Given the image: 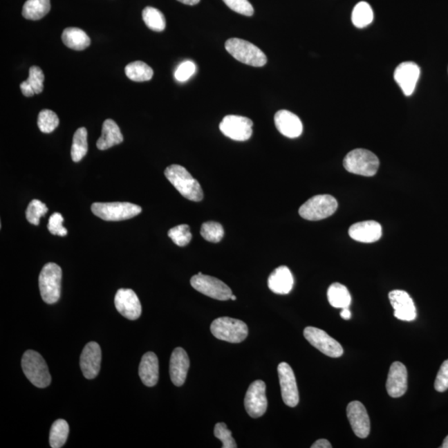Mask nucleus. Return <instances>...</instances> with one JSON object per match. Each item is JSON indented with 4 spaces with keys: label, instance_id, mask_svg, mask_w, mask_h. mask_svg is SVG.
I'll return each mask as SVG.
<instances>
[{
    "label": "nucleus",
    "instance_id": "1",
    "mask_svg": "<svg viewBox=\"0 0 448 448\" xmlns=\"http://www.w3.org/2000/svg\"><path fill=\"white\" fill-rule=\"evenodd\" d=\"M165 176L182 196L189 200L199 202L203 198L200 185L183 166L178 165L169 166L165 170Z\"/></svg>",
    "mask_w": 448,
    "mask_h": 448
},
{
    "label": "nucleus",
    "instance_id": "2",
    "mask_svg": "<svg viewBox=\"0 0 448 448\" xmlns=\"http://www.w3.org/2000/svg\"><path fill=\"white\" fill-rule=\"evenodd\" d=\"M22 368L25 376L37 388H47L51 384L52 377L48 364L39 353L31 350L25 352Z\"/></svg>",
    "mask_w": 448,
    "mask_h": 448
},
{
    "label": "nucleus",
    "instance_id": "3",
    "mask_svg": "<svg viewBox=\"0 0 448 448\" xmlns=\"http://www.w3.org/2000/svg\"><path fill=\"white\" fill-rule=\"evenodd\" d=\"M344 167L348 172L359 176H375L380 160L375 153L364 149H355L348 152L344 159Z\"/></svg>",
    "mask_w": 448,
    "mask_h": 448
},
{
    "label": "nucleus",
    "instance_id": "4",
    "mask_svg": "<svg viewBox=\"0 0 448 448\" xmlns=\"http://www.w3.org/2000/svg\"><path fill=\"white\" fill-rule=\"evenodd\" d=\"M225 48L235 59L252 66H263L268 58L261 50L254 44L243 39H230L226 41Z\"/></svg>",
    "mask_w": 448,
    "mask_h": 448
},
{
    "label": "nucleus",
    "instance_id": "5",
    "mask_svg": "<svg viewBox=\"0 0 448 448\" xmlns=\"http://www.w3.org/2000/svg\"><path fill=\"white\" fill-rule=\"evenodd\" d=\"M62 272L59 265L49 263L44 265L39 278L41 299L47 304H54L61 297Z\"/></svg>",
    "mask_w": 448,
    "mask_h": 448
},
{
    "label": "nucleus",
    "instance_id": "6",
    "mask_svg": "<svg viewBox=\"0 0 448 448\" xmlns=\"http://www.w3.org/2000/svg\"><path fill=\"white\" fill-rule=\"evenodd\" d=\"M91 211L97 217L105 221H122L136 217L142 209L139 205L127 202L94 203Z\"/></svg>",
    "mask_w": 448,
    "mask_h": 448
},
{
    "label": "nucleus",
    "instance_id": "7",
    "mask_svg": "<svg viewBox=\"0 0 448 448\" xmlns=\"http://www.w3.org/2000/svg\"><path fill=\"white\" fill-rule=\"evenodd\" d=\"M210 330L214 337L230 343H241L248 337L246 323L230 317H219L211 324Z\"/></svg>",
    "mask_w": 448,
    "mask_h": 448
},
{
    "label": "nucleus",
    "instance_id": "8",
    "mask_svg": "<svg viewBox=\"0 0 448 448\" xmlns=\"http://www.w3.org/2000/svg\"><path fill=\"white\" fill-rule=\"evenodd\" d=\"M337 207L338 202L331 195H315L303 203L299 209V214L310 221H319L334 214Z\"/></svg>",
    "mask_w": 448,
    "mask_h": 448
},
{
    "label": "nucleus",
    "instance_id": "9",
    "mask_svg": "<svg viewBox=\"0 0 448 448\" xmlns=\"http://www.w3.org/2000/svg\"><path fill=\"white\" fill-rule=\"evenodd\" d=\"M190 284L198 292L218 301L230 300L232 295V290L224 282L201 272L191 278Z\"/></svg>",
    "mask_w": 448,
    "mask_h": 448
},
{
    "label": "nucleus",
    "instance_id": "10",
    "mask_svg": "<svg viewBox=\"0 0 448 448\" xmlns=\"http://www.w3.org/2000/svg\"><path fill=\"white\" fill-rule=\"evenodd\" d=\"M304 336L311 346L317 348L324 355L331 358H339L344 353V350L338 342L324 331L315 327H306L304 330Z\"/></svg>",
    "mask_w": 448,
    "mask_h": 448
},
{
    "label": "nucleus",
    "instance_id": "11",
    "mask_svg": "<svg viewBox=\"0 0 448 448\" xmlns=\"http://www.w3.org/2000/svg\"><path fill=\"white\" fill-rule=\"evenodd\" d=\"M252 120L245 116L228 115L219 124L224 136L236 141H246L252 135Z\"/></svg>",
    "mask_w": 448,
    "mask_h": 448
},
{
    "label": "nucleus",
    "instance_id": "12",
    "mask_svg": "<svg viewBox=\"0 0 448 448\" xmlns=\"http://www.w3.org/2000/svg\"><path fill=\"white\" fill-rule=\"evenodd\" d=\"M244 405L249 416L253 418L263 416L268 409V400L265 384L263 380H256L249 386Z\"/></svg>",
    "mask_w": 448,
    "mask_h": 448
},
{
    "label": "nucleus",
    "instance_id": "13",
    "mask_svg": "<svg viewBox=\"0 0 448 448\" xmlns=\"http://www.w3.org/2000/svg\"><path fill=\"white\" fill-rule=\"evenodd\" d=\"M277 371L282 400L286 405L294 408L299 404V392L292 368L288 363L282 362L278 365Z\"/></svg>",
    "mask_w": 448,
    "mask_h": 448
},
{
    "label": "nucleus",
    "instance_id": "14",
    "mask_svg": "<svg viewBox=\"0 0 448 448\" xmlns=\"http://www.w3.org/2000/svg\"><path fill=\"white\" fill-rule=\"evenodd\" d=\"M115 306L120 315L131 321L138 319L142 311L139 298L131 289H119L115 294Z\"/></svg>",
    "mask_w": 448,
    "mask_h": 448
},
{
    "label": "nucleus",
    "instance_id": "15",
    "mask_svg": "<svg viewBox=\"0 0 448 448\" xmlns=\"http://www.w3.org/2000/svg\"><path fill=\"white\" fill-rule=\"evenodd\" d=\"M420 68L413 62H404L394 71L393 77L405 95H411L416 88Z\"/></svg>",
    "mask_w": 448,
    "mask_h": 448
},
{
    "label": "nucleus",
    "instance_id": "16",
    "mask_svg": "<svg viewBox=\"0 0 448 448\" xmlns=\"http://www.w3.org/2000/svg\"><path fill=\"white\" fill-rule=\"evenodd\" d=\"M389 298L394 310V317L404 321H412L416 319V307L408 292L394 290L389 292Z\"/></svg>",
    "mask_w": 448,
    "mask_h": 448
},
{
    "label": "nucleus",
    "instance_id": "17",
    "mask_svg": "<svg viewBox=\"0 0 448 448\" xmlns=\"http://www.w3.org/2000/svg\"><path fill=\"white\" fill-rule=\"evenodd\" d=\"M347 417L357 437L366 438L371 431V420L366 409L359 401H353L347 406Z\"/></svg>",
    "mask_w": 448,
    "mask_h": 448
},
{
    "label": "nucleus",
    "instance_id": "18",
    "mask_svg": "<svg viewBox=\"0 0 448 448\" xmlns=\"http://www.w3.org/2000/svg\"><path fill=\"white\" fill-rule=\"evenodd\" d=\"M101 363V347L95 342L87 344L83 348L80 358L81 369L86 379L93 380L98 375Z\"/></svg>",
    "mask_w": 448,
    "mask_h": 448
},
{
    "label": "nucleus",
    "instance_id": "19",
    "mask_svg": "<svg viewBox=\"0 0 448 448\" xmlns=\"http://www.w3.org/2000/svg\"><path fill=\"white\" fill-rule=\"evenodd\" d=\"M386 389L389 395L400 398L404 395L408 389V371L404 364L394 362L390 366Z\"/></svg>",
    "mask_w": 448,
    "mask_h": 448
},
{
    "label": "nucleus",
    "instance_id": "20",
    "mask_svg": "<svg viewBox=\"0 0 448 448\" xmlns=\"http://www.w3.org/2000/svg\"><path fill=\"white\" fill-rule=\"evenodd\" d=\"M189 365V358L184 348H174L169 361V375L174 385L180 387L185 384Z\"/></svg>",
    "mask_w": 448,
    "mask_h": 448
},
{
    "label": "nucleus",
    "instance_id": "21",
    "mask_svg": "<svg viewBox=\"0 0 448 448\" xmlns=\"http://www.w3.org/2000/svg\"><path fill=\"white\" fill-rule=\"evenodd\" d=\"M348 235L357 242L372 243L379 241L382 236L380 224L372 220L353 224L348 230Z\"/></svg>",
    "mask_w": 448,
    "mask_h": 448
},
{
    "label": "nucleus",
    "instance_id": "22",
    "mask_svg": "<svg viewBox=\"0 0 448 448\" xmlns=\"http://www.w3.org/2000/svg\"><path fill=\"white\" fill-rule=\"evenodd\" d=\"M274 120L278 131L288 138H297L302 134L301 120L292 112L286 110L277 111Z\"/></svg>",
    "mask_w": 448,
    "mask_h": 448
},
{
    "label": "nucleus",
    "instance_id": "23",
    "mask_svg": "<svg viewBox=\"0 0 448 448\" xmlns=\"http://www.w3.org/2000/svg\"><path fill=\"white\" fill-rule=\"evenodd\" d=\"M139 375L147 387H153L159 380V360L155 353L147 352L142 356L139 366Z\"/></svg>",
    "mask_w": 448,
    "mask_h": 448
},
{
    "label": "nucleus",
    "instance_id": "24",
    "mask_svg": "<svg viewBox=\"0 0 448 448\" xmlns=\"http://www.w3.org/2000/svg\"><path fill=\"white\" fill-rule=\"evenodd\" d=\"M293 284L292 274L286 265L274 270L268 278V288L276 294H288L292 290Z\"/></svg>",
    "mask_w": 448,
    "mask_h": 448
},
{
    "label": "nucleus",
    "instance_id": "25",
    "mask_svg": "<svg viewBox=\"0 0 448 448\" xmlns=\"http://www.w3.org/2000/svg\"><path fill=\"white\" fill-rule=\"evenodd\" d=\"M124 137L118 124L113 120H106L102 124V136L97 142L100 151H106L116 144L122 143Z\"/></svg>",
    "mask_w": 448,
    "mask_h": 448
},
{
    "label": "nucleus",
    "instance_id": "26",
    "mask_svg": "<svg viewBox=\"0 0 448 448\" xmlns=\"http://www.w3.org/2000/svg\"><path fill=\"white\" fill-rule=\"evenodd\" d=\"M44 74L39 66H32L29 68L28 78L20 84L22 93L27 97L40 94L44 91Z\"/></svg>",
    "mask_w": 448,
    "mask_h": 448
},
{
    "label": "nucleus",
    "instance_id": "27",
    "mask_svg": "<svg viewBox=\"0 0 448 448\" xmlns=\"http://www.w3.org/2000/svg\"><path fill=\"white\" fill-rule=\"evenodd\" d=\"M62 40L66 47L77 51H82L91 44L90 37L78 28H65L62 35Z\"/></svg>",
    "mask_w": 448,
    "mask_h": 448
},
{
    "label": "nucleus",
    "instance_id": "28",
    "mask_svg": "<svg viewBox=\"0 0 448 448\" xmlns=\"http://www.w3.org/2000/svg\"><path fill=\"white\" fill-rule=\"evenodd\" d=\"M327 297L330 304L335 308H348L351 304V296L346 286L338 282L330 286Z\"/></svg>",
    "mask_w": 448,
    "mask_h": 448
},
{
    "label": "nucleus",
    "instance_id": "29",
    "mask_svg": "<svg viewBox=\"0 0 448 448\" xmlns=\"http://www.w3.org/2000/svg\"><path fill=\"white\" fill-rule=\"evenodd\" d=\"M51 10L50 0H27L24 4L22 15L29 20H39Z\"/></svg>",
    "mask_w": 448,
    "mask_h": 448
},
{
    "label": "nucleus",
    "instance_id": "30",
    "mask_svg": "<svg viewBox=\"0 0 448 448\" xmlns=\"http://www.w3.org/2000/svg\"><path fill=\"white\" fill-rule=\"evenodd\" d=\"M127 77L131 81L143 82L151 80L153 69L144 62L136 61L129 64L124 68Z\"/></svg>",
    "mask_w": 448,
    "mask_h": 448
},
{
    "label": "nucleus",
    "instance_id": "31",
    "mask_svg": "<svg viewBox=\"0 0 448 448\" xmlns=\"http://www.w3.org/2000/svg\"><path fill=\"white\" fill-rule=\"evenodd\" d=\"M69 434L68 423L64 419H57L53 423L49 434L50 446L60 448L64 446Z\"/></svg>",
    "mask_w": 448,
    "mask_h": 448
},
{
    "label": "nucleus",
    "instance_id": "32",
    "mask_svg": "<svg viewBox=\"0 0 448 448\" xmlns=\"http://www.w3.org/2000/svg\"><path fill=\"white\" fill-rule=\"evenodd\" d=\"M88 151V144H87V131L85 127L77 129L73 136L72 149H71V156L74 162H79L83 159Z\"/></svg>",
    "mask_w": 448,
    "mask_h": 448
},
{
    "label": "nucleus",
    "instance_id": "33",
    "mask_svg": "<svg viewBox=\"0 0 448 448\" xmlns=\"http://www.w3.org/2000/svg\"><path fill=\"white\" fill-rule=\"evenodd\" d=\"M352 22L356 28H363L373 22V12L367 2H360L356 4L352 12Z\"/></svg>",
    "mask_w": 448,
    "mask_h": 448
},
{
    "label": "nucleus",
    "instance_id": "34",
    "mask_svg": "<svg viewBox=\"0 0 448 448\" xmlns=\"http://www.w3.org/2000/svg\"><path fill=\"white\" fill-rule=\"evenodd\" d=\"M142 18L145 25L153 31L162 32L165 28V18L163 14L156 8L147 7L142 11Z\"/></svg>",
    "mask_w": 448,
    "mask_h": 448
},
{
    "label": "nucleus",
    "instance_id": "35",
    "mask_svg": "<svg viewBox=\"0 0 448 448\" xmlns=\"http://www.w3.org/2000/svg\"><path fill=\"white\" fill-rule=\"evenodd\" d=\"M58 124H59V119L55 112L48 109L39 112L37 127L41 132L48 134L55 130Z\"/></svg>",
    "mask_w": 448,
    "mask_h": 448
},
{
    "label": "nucleus",
    "instance_id": "36",
    "mask_svg": "<svg viewBox=\"0 0 448 448\" xmlns=\"http://www.w3.org/2000/svg\"><path fill=\"white\" fill-rule=\"evenodd\" d=\"M200 234L207 242L217 243L223 239L224 230L219 223L209 221L203 223Z\"/></svg>",
    "mask_w": 448,
    "mask_h": 448
},
{
    "label": "nucleus",
    "instance_id": "37",
    "mask_svg": "<svg viewBox=\"0 0 448 448\" xmlns=\"http://www.w3.org/2000/svg\"><path fill=\"white\" fill-rule=\"evenodd\" d=\"M168 235L177 246L185 247L192 239L190 227L187 224H180L169 230Z\"/></svg>",
    "mask_w": 448,
    "mask_h": 448
},
{
    "label": "nucleus",
    "instance_id": "38",
    "mask_svg": "<svg viewBox=\"0 0 448 448\" xmlns=\"http://www.w3.org/2000/svg\"><path fill=\"white\" fill-rule=\"evenodd\" d=\"M48 211V207L46 206L45 203L37 200V199H33L29 203L26 210L28 221L33 224V225H39L41 217L47 214Z\"/></svg>",
    "mask_w": 448,
    "mask_h": 448
},
{
    "label": "nucleus",
    "instance_id": "39",
    "mask_svg": "<svg viewBox=\"0 0 448 448\" xmlns=\"http://www.w3.org/2000/svg\"><path fill=\"white\" fill-rule=\"evenodd\" d=\"M214 436L222 442L223 448L238 447L235 440L232 437V431L227 429L225 423L218 422L215 425Z\"/></svg>",
    "mask_w": 448,
    "mask_h": 448
},
{
    "label": "nucleus",
    "instance_id": "40",
    "mask_svg": "<svg viewBox=\"0 0 448 448\" xmlns=\"http://www.w3.org/2000/svg\"><path fill=\"white\" fill-rule=\"evenodd\" d=\"M223 1L228 8L238 14L245 16H252L254 14V8L248 0H223Z\"/></svg>",
    "mask_w": 448,
    "mask_h": 448
},
{
    "label": "nucleus",
    "instance_id": "41",
    "mask_svg": "<svg viewBox=\"0 0 448 448\" xmlns=\"http://www.w3.org/2000/svg\"><path fill=\"white\" fill-rule=\"evenodd\" d=\"M64 218L60 213H54L50 216L48 228L53 235L65 236L68 230L62 225Z\"/></svg>",
    "mask_w": 448,
    "mask_h": 448
},
{
    "label": "nucleus",
    "instance_id": "42",
    "mask_svg": "<svg viewBox=\"0 0 448 448\" xmlns=\"http://www.w3.org/2000/svg\"><path fill=\"white\" fill-rule=\"evenodd\" d=\"M196 72V66L191 61H185L178 66L174 77L178 82H185Z\"/></svg>",
    "mask_w": 448,
    "mask_h": 448
},
{
    "label": "nucleus",
    "instance_id": "43",
    "mask_svg": "<svg viewBox=\"0 0 448 448\" xmlns=\"http://www.w3.org/2000/svg\"><path fill=\"white\" fill-rule=\"evenodd\" d=\"M435 389L438 392H445L448 389V360L444 361L436 377Z\"/></svg>",
    "mask_w": 448,
    "mask_h": 448
},
{
    "label": "nucleus",
    "instance_id": "44",
    "mask_svg": "<svg viewBox=\"0 0 448 448\" xmlns=\"http://www.w3.org/2000/svg\"><path fill=\"white\" fill-rule=\"evenodd\" d=\"M332 445L326 439H319L311 445V448H331Z\"/></svg>",
    "mask_w": 448,
    "mask_h": 448
},
{
    "label": "nucleus",
    "instance_id": "45",
    "mask_svg": "<svg viewBox=\"0 0 448 448\" xmlns=\"http://www.w3.org/2000/svg\"><path fill=\"white\" fill-rule=\"evenodd\" d=\"M340 317L344 319H348L351 317V312L348 308H343L342 312H340Z\"/></svg>",
    "mask_w": 448,
    "mask_h": 448
},
{
    "label": "nucleus",
    "instance_id": "46",
    "mask_svg": "<svg viewBox=\"0 0 448 448\" xmlns=\"http://www.w3.org/2000/svg\"><path fill=\"white\" fill-rule=\"evenodd\" d=\"M182 3L187 4V6H196L200 0H178Z\"/></svg>",
    "mask_w": 448,
    "mask_h": 448
},
{
    "label": "nucleus",
    "instance_id": "47",
    "mask_svg": "<svg viewBox=\"0 0 448 448\" xmlns=\"http://www.w3.org/2000/svg\"><path fill=\"white\" fill-rule=\"evenodd\" d=\"M441 448H448V436H447L446 438L444 439V441L442 442V445L440 447Z\"/></svg>",
    "mask_w": 448,
    "mask_h": 448
},
{
    "label": "nucleus",
    "instance_id": "48",
    "mask_svg": "<svg viewBox=\"0 0 448 448\" xmlns=\"http://www.w3.org/2000/svg\"><path fill=\"white\" fill-rule=\"evenodd\" d=\"M236 297L234 296V295H232L231 300L236 301Z\"/></svg>",
    "mask_w": 448,
    "mask_h": 448
}]
</instances>
